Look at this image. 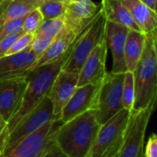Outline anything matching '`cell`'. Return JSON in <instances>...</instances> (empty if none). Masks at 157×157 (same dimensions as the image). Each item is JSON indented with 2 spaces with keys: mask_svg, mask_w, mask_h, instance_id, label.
I'll use <instances>...</instances> for the list:
<instances>
[{
  "mask_svg": "<svg viewBox=\"0 0 157 157\" xmlns=\"http://www.w3.org/2000/svg\"><path fill=\"white\" fill-rule=\"evenodd\" d=\"M144 4H146L149 7H151L153 10H157V0H142Z\"/></svg>",
  "mask_w": 157,
  "mask_h": 157,
  "instance_id": "obj_31",
  "label": "cell"
},
{
  "mask_svg": "<svg viewBox=\"0 0 157 157\" xmlns=\"http://www.w3.org/2000/svg\"><path fill=\"white\" fill-rule=\"evenodd\" d=\"M33 39H34V34L23 32L17 40H15V41L12 43L10 48L6 51L5 55L15 54L29 50Z\"/></svg>",
  "mask_w": 157,
  "mask_h": 157,
  "instance_id": "obj_26",
  "label": "cell"
},
{
  "mask_svg": "<svg viewBox=\"0 0 157 157\" xmlns=\"http://www.w3.org/2000/svg\"><path fill=\"white\" fill-rule=\"evenodd\" d=\"M36 60L30 50L0 57V81L27 75Z\"/></svg>",
  "mask_w": 157,
  "mask_h": 157,
  "instance_id": "obj_16",
  "label": "cell"
},
{
  "mask_svg": "<svg viewBox=\"0 0 157 157\" xmlns=\"http://www.w3.org/2000/svg\"><path fill=\"white\" fill-rule=\"evenodd\" d=\"M108 44L104 38L86 59L78 74L77 86L87 84H99L102 82L107 72L106 62Z\"/></svg>",
  "mask_w": 157,
  "mask_h": 157,
  "instance_id": "obj_12",
  "label": "cell"
},
{
  "mask_svg": "<svg viewBox=\"0 0 157 157\" xmlns=\"http://www.w3.org/2000/svg\"><path fill=\"white\" fill-rule=\"evenodd\" d=\"M28 1L30 2V3H32V4H34V5H36V6L39 7V6L41 5L42 3L47 2V1H51V0H28ZM66 1H67V0H66Z\"/></svg>",
  "mask_w": 157,
  "mask_h": 157,
  "instance_id": "obj_33",
  "label": "cell"
},
{
  "mask_svg": "<svg viewBox=\"0 0 157 157\" xmlns=\"http://www.w3.org/2000/svg\"><path fill=\"white\" fill-rule=\"evenodd\" d=\"M156 30L145 34V43L143 53L132 72L135 88V98L132 109L146 108L150 103L156 100Z\"/></svg>",
  "mask_w": 157,
  "mask_h": 157,
  "instance_id": "obj_3",
  "label": "cell"
},
{
  "mask_svg": "<svg viewBox=\"0 0 157 157\" xmlns=\"http://www.w3.org/2000/svg\"><path fill=\"white\" fill-rule=\"evenodd\" d=\"M75 40L70 46V48L58 59L33 68L27 73L26 76L28 79V85L21 105L16 114L7 121L6 127L0 138V144L8 135V133L14 129V127L20 121V120L23 119L37 104H39L42 98L48 96L55 77L69 57Z\"/></svg>",
  "mask_w": 157,
  "mask_h": 157,
  "instance_id": "obj_1",
  "label": "cell"
},
{
  "mask_svg": "<svg viewBox=\"0 0 157 157\" xmlns=\"http://www.w3.org/2000/svg\"><path fill=\"white\" fill-rule=\"evenodd\" d=\"M144 43L145 34L144 32L129 29L124 51V58L127 71L133 72V70L135 69L143 53Z\"/></svg>",
  "mask_w": 157,
  "mask_h": 157,
  "instance_id": "obj_20",
  "label": "cell"
},
{
  "mask_svg": "<svg viewBox=\"0 0 157 157\" xmlns=\"http://www.w3.org/2000/svg\"><path fill=\"white\" fill-rule=\"evenodd\" d=\"M51 120L53 121L52 105L47 96L42 98L40 103L37 104L23 119H21L5 138L0 144L1 156L4 157L8 151H10L23 138Z\"/></svg>",
  "mask_w": 157,
  "mask_h": 157,
  "instance_id": "obj_7",
  "label": "cell"
},
{
  "mask_svg": "<svg viewBox=\"0 0 157 157\" xmlns=\"http://www.w3.org/2000/svg\"><path fill=\"white\" fill-rule=\"evenodd\" d=\"M144 156H157V135L155 133H152L151 137L149 138L145 150H144Z\"/></svg>",
  "mask_w": 157,
  "mask_h": 157,
  "instance_id": "obj_29",
  "label": "cell"
},
{
  "mask_svg": "<svg viewBox=\"0 0 157 157\" xmlns=\"http://www.w3.org/2000/svg\"><path fill=\"white\" fill-rule=\"evenodd\" d=\"M81 32L75 33L74 30H72L71 29L64 25L63 29L54 37L53 40L44 51V52L39 58H37L36 62L34 63L30 70L40 65L52 62L61 57L70 48V46L74 43V41L77 39Z\"/></svg>",
  "mask_w": 157,
  "mask_h": 157,
  "instance_id": "obj_17",
  "label": "cell"
},
{
  "mask_svg": "<svg viewBox=\"0 0 157 157\" xmlns=\"http://www.w3.org/2000/svg\"><path fill=\"white\" fill-rule=\"evenodd\" d=\"M67 1H69V0H67Z\"/></svg>",
  "mask_w": 157,
  "mask_h": 157,
  "instance_id": "obj_34",
  "label": "cell"
},
{
  "mask_svg": "<svg viewBox=\"0 0 157 157\" xmlns=\"http://www.w3.org/2000/svg\"><path fill=\"white\" fill-rule=\"evenodd\" d=\"M27 85L26 75L0 81V114L6 123L18 110Z\"/></svg>",
  "mask_w": 157,
  "mask_h": 157,
  "instance_id": "obj_11",
  "label": "cell"
},
{
  "mask_svg": "<svg viewBox=\"0 0 157 157\" xmlns=\"http://www.w3.org/2000/svg\"><path fill=\"white\" fill-rule=\"evenodd\" d=\"M23 19H24V17L17 18V19H14L5 24L4 26H2L0 28V40L6 39L14 34L23 32V29H22Z\"/></svg>",
  "mask_w": 157,
  "mask_h": 157,
  "instance_id": "obj_27",
  "label": "cell"
},
{
  "mask_svg": "<svg viewBox=\"0 0 157 157\" xmlns=\"http://www.w3.org/2000/svg\"><path fill=\"white\" fill-rule=\"evenodd\" d=\"M0 1H1V0H0Z\"/></svg>",
  "mask_w": 157,
  "mask_h": 157,
  "instance_id": "obj_35",
  "label": "cell"
},
{
  "mask_svg": "<svg viewBox=\"0 0 157 157\" xmlns=\"http://www.w3.org/2000/svg\"><path fill=\"white\" fill-rule=\"evenodd\" d=\"M95 109L63 122L56 133L58 146L65 157H87L100 128Z\"/></svg>",
  "mask_w": 157,
  "mask_h": 157,
  "instance_id": "obj_2",
  "label": "cell"
},
{
  "mask_svg": "<svg viewBox=\"0 0 157 157\" xmlns=\"http://www.w3.org/2000/svg\"><path fill=\"white\" fill-rule=\"evenodd\" d=\"M101 9L107 20L124 25L130 29L141 31L121 0H102Z\"/></svg>",
  "mask_w": 157,
  "mask_h": 157,
  "instance_id": "obj_19",
  "label": "cell"
},
{
  "mask_svg": "<svg viewBox=\"0 0 157 157\" xmlns=\"http://www.w3.org/2000/svg\"><path fill=\"white\" fill-rule=\"evenodd\" d=\"M105 27L106 17L101 9L96 18L84 29L75 40L73 50L62 69L79 72L87 56L105 38Z\"/></svg>",
  "mask_w": 157,
  "mask_h": 157,
  "instance_id": "obj_6",
  "label": "cell"
},
{
  "mask_svg": "<svg viewBox=\"0 0 157 157\" xmlns=\"http://www.w3.org/2000/svg\"><path fill=\"white\" fill-rule=\"evenodd\" d=\"M130 12L132 19L141 31L148 34L157 28L156 11L153 10L142 0H121Z\"/></svg>",
  "mask_w": 157,
  "mask_h": 157,
  "instance_id": "obj_18",
  "label": "cell"
},
{
  "mask_svg": "<svg viewBox=\"0 0 157 157\" xmlns=\"http://www.w3.org/2000/svg\"><path fill=\"white\" fill-rule=\"evenodd\" d=\"M100 84H87L77 86L72 98L63 109L60 121L65 122L87 110L96 109Z\"/></svg>",
  "mask_w": 157,
  "mask_h": 157,
  "instance_id": "obj_13",
  "label": "cell"
},
{
  "mask_svg": "<svg viewBox=\"0 0 157 157\" xmlns=\"http://www.w3.org/2000/svg\"><path fill=\"white\" fill-rule=\"evenodd\" d=\"M6 127V121L3 119V117H2L1 114H0V138H1V136H2V134H3V132H4Z\"/></svg>",
  "mask_w": 157,
  "mask_h": 157,
  "instance_id": "obj_32",
  "label": "cell"
},
{
  "mask_svg": "<svg viewBox=\"0 0 157 157\" xmlns=\"http://www.w3.org/2000/svg\"><path fill=\"white\" fill-rule=\"evenodd\" d=\"M78 74L79 72L61 69L56 75L48 94L52 105L53 121H60L63 109L75 93L78 83Z\"/></svg>",
  "mask_w": 157,
  "mask_h": 157,
  "instance_id": "obj_10",
  "label": "cell"
},
{
  "mask_svg": "<svg viewBox=\"0 0 157 157\" xmlns=\"http://www.w3.org/2000/svg\"><path fill=\"white\" fill-rule=\"evenodd\" d=\"M66 2V0H51L42 3L38 8L44 19L56 18L64 15Z\"/></svg>",
  "mask_w": 157,
  "mask_h": 157,
  "instance_id": "obj_22",
  "label": "cell"
},
{
  "mask_svg": "<svg viewBox=\"0 0 157 157\" xmlns=\"http://www.w3.org/2000/svg\"><path fill=\"white\" fill-rule=\"evenodd\" d=\"M100 10L101 6H97L93 0H69L63 16L64 25L75 33H80L96 18Z\"/></svg>",
  "mask_w": 157,
  "mask_h": 157,
  "instance_id": "obj_14",
  "label": "cell"
},
{
  "mask_svg": "<svg viewBox=\"0 0 157 157\" xmlns=\"http://www.w3.org/2000/svg\"><path fill=\"white\" fill-rule=\"evenodd\" d=\"M135 98V88H134V78L132 72L126 71L124 73L123 86H122V105L123 108L132 110L133 109Z\"/></svg>",
  "mask_w": 157,
  "mask_h": 157,
  "instance_id": "obj_23",
  "label": "cell"
},
{
  "mask_svg": "<svg viewBox=\"0 0 157 157\" xmlns=\"http://www.w3.org/2000/svg\"><path fill=\"white\" fill-rule=\"evenodd\" d=\"M23 32H20V33H17V34H14L6 39H4L2 40H0V57H3L5 56L6 51L10 48V46L12 45V43L15 41V40H17Z\"/></svg>",
  "mask_w": 157,
  "mask_h": 157,
  "instance_id": "obj_30",
  "label": "cell"
},
{
  "mask_svg": "<svg viewBox=\"0 0 157 157\" xmlns=\"http://www.w3.org/2000/svg\"><path fill=\"white\" fill-rule=\"evenodd\" d=\"M43 20L44 18L39 8L37 7L35 9H32L24 17L22 25L23 32L34 34L39 29V27L41 25Z\"/></svg>",
  "mask_w": 157,
  "mask_h": 157,
  "instance_id": "obj_25",
  "label": "cell"
},
{
  "mask_svg": "<svg viewBox=\"0 0 157 157\" xmlns=\"http://www.w3.org/2000/svg\"><path fill=\"white\" fill-rule=\"evenodd\" d=\"M61 121H49L18 142L4 157H62L56 133ZM65 157V156H64Z\"/></svg>",
  "mask_w": 157,
  "mask_h": 157,
  "instance_id": "obj_4",
  "label": "cell"
},
{
  "mask_svg": "<svg viewBox=\"0 0 157 157\" xmlns=\"http://www.w3.org/2000/svg\"><path fill=\"white\" fill-rule=\"evenodd\" d=\"M38 6L28 0H1L0 1V28L5 24L25 17L29 11Z\"/></svg>",
  "mask_w": 157,
  "mask_h": 157,
  "instance_id": "obj_21",
  "label": "cell"
},
{
  "mask_svg": "<svg viewBox=\"0 0 157 157\" xmlns=\"http://www.w3.org/2000/svg\"><path fill=\"white\" fill-rule=\"evenodd\" d=\"M124 73H107L103 78L98 97L95 114L100 124L105 123L123 108L122 86Z\"/></svg>",
  "mask_w": 157,
  "mask_h": 157,
  "instance_id": "obj_9",
  "label": "cell"
},
{
  "mask_svg": "<svg viewBox=\"0 0 157 157\" xmlns=\"http://www.w3.org/2000/svg\"><path fill=\"white\" fill-rule=\"evenodd\" d=\"M64 27L63 17L44 19L34 35H41L54 38Z\"/></svg>",
  "mask_w": 157,
  "mask_h": 157,
  "instance_id": "obj_24",
  "label": "cell"
},
{
  "mask_svg": "<svg viewBox=\"0 0 157 157\" xmlns=\"http://www.w3.org/2000/svg\"><path fill=\"white\" fill-rule=\"evenodd\" d=\"M53 39L54 38L47 37V36L34 35V39L29 47V50L35 53L37 58H39L44 52V51L48 48V46L51 44V42L53 40Z\"/></svg>",
  "mask_w": 157,
  "mask_h": 157,
  "instance_id": "obj_28",
  "label": "cell"
},
{
  "mask_svg": "<svg viewBox=\"0 0 157 157\" xmlns=\"http://www.w3.org/2000/svg\"><path fill=\"white\" fill-rule=\"evenodd\" d=\"M156 100L146 108L131 110L125 130L123 145L118 157H143L144 137L151 116L155 109Z\"/></svg>",
  "mask_w": 157,
  "mask_h": 157,
  "instance_id": "obj_8",
  "label": "cell"
},
{
  "mask_svg": "<svg viewBox=\"0 0 157 157\" xmlns=\"http://www.w3.org/2000/svg\"><path fill=\"white\" fill-rule=\"evenodd\" d=\"M128 30L126 26L106 19L105 38L112 55V73H125L127 71L124 51Z\"/></svg>",
  "mask_w": 157,
  "mask_h": 157,
  "instance_id": "obj_15",
  "label": "cell"
},
{
  "mask_svg": "<svg viewBox=\"0 0 157 157\" xmlns=\"http://www.w3.org/2000/svg\"><path fill=\"white\" fill-rule=\"evenodd\" d=\"M131 111L122 109L100 125L95 143L87 157H118L124 142L125 130Z\"/></svg>",
  "mask_w": 157,
  "mask_h": 157,
  "instance_id": "obj_5",
  "label": "cell"
}]
</instances>
